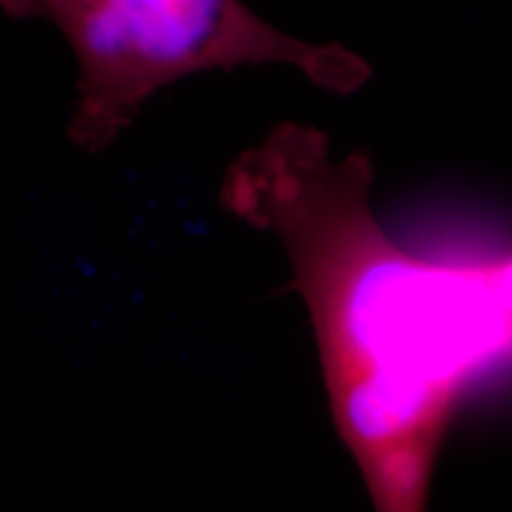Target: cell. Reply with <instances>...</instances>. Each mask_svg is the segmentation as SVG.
<instances>
[{
  "label": "cell",
  "mask_w": 512,
  "mask_h": 512,
  "mask_svg": "<svg viewBox=\"0 0 512 512\" xmlns=\"http://www.w3.org/2000/svg\"><path fill=\"white\" fill-rule=\"evenodd\" d=\"M373 185L366 150L335 157L323 128L278 121L228 164L219 204L283 245L332 422L375 510L422 512L460 399L508 351L486 261L399 245Z\"/></svg>",
  "instance_id": "6da1fadb"
},
{
  "label": "cell",
  "mask_w": 512,
  "mask_h": 512,
  "mask_svg": "<svg viewBox=\"0 0 512 512\" xmlns=\"http://www.w3.org/2000/svg\"><path fill=\"white\" fill-rule=\"evenodd\" d=\"M486 268H489L491 292H494L498 313H501L508 363L512 366V252L503 254L496 261H486Z\"/></svg>",
  "instance_id": "3957f363"
},
{
  "label": "cell",
  "mask_w": 512,
  "mask_h": 512,
  "mask_svg": "<svg viewBox=\"0 0 512 512\" xmlns=\"http://www.w3.org/2000/svg\"><path fill=\"white\" fill-rule=\"evenodd\" d=\"M0 10L53 24L67 41L79 67L67 138L93 157L117 145L157 93L197 74L280 64L335 95L373 79L366 57L285 34L245 0H0Z\"/></svg>",
  "instance_id": "7a4b0ae2"
}]
</instances>
